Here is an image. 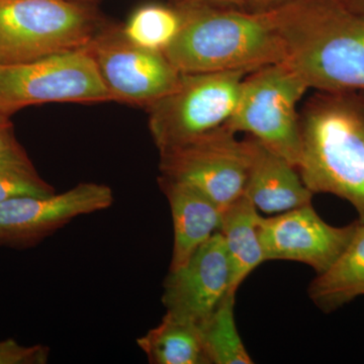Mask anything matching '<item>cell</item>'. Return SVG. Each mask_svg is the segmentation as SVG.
<instances>
[{
	"mask_svg": "<svg viewBox=\"0 0 364 364\" xmlns=\"http://www.w3.org/2000/svg\"><path fill=\"white\" fill-rule=\"evenodd\" d=\"M231 267L219 232L203 244L188 262L169 272L162 303L167 315L200 326L230 291Z\"/></svg>",
	"mask_w": 364,
	"mask_h": 364,
	"instance_id": "12",
	"label": "cell"
},
{
	"mask_svg": "<svg viewBox=\"0 0 364 364\" xmlns=\"http://www.w3.org/2000/svg\"><path fill=\"white\" fill-rule=\"evenodd\" d=\"M107 21L95 4L71 0H0V65L88 47Z\"/></svg>",
	"mask_w": 364,
	"mask_h": 364,
	"instance_id": "4",
	"label": "cell"
},
{
	"mask_svg": "<svg viewBox=\"0 0 364 364\" xmlns=\"http://www.w3.org/2000/svg\"><path fill=\"white\" fill-rule=\"evenodd\" d=\"M301 162L306 188L350 203L364 223V104L348 92H323L301 117Z\"/></svg>",
	"mask_w": 364,
	"mask_h": 364,
	"instance_id": "3",
	"label": "cell"
},
{
	"mask_svg": "<svg viewBox=\"0 0 364 364\" xmlns=\"http://www.w3.org/2000/svg\"><path fill=\"white\" fill-rule=\"evenodd\" d=\"M308 294L324 312H333L364 296V223L358 221L348 245L329 269L311 282Z\"/></svg>",
	"mask_w": 364,
	"mask_h": 364,
	"instance_id": "16",
	"label": "cell"
},
{
	"mask_svg": "<svg viewBox=\"0 0 364 364\" xmlns=\"http://www.w3.org/2000/svg\"><path fill=\"white\" fill-rule=\"evenodd\" d=\"M249 73H181L176 87L146 109L151 136L159 152L226 126Z\"/></svg>",
	"mask_w": 364,
	"mask_h": 364,
	"instance_id": "6",
	"label": "cell"
},
{
	"mask_svg": "<svg viewBox=\"0 0 364 364\" xmlns=\"http://www.w3.org/2000/svg\"><path fill=\"white\" fill-rule=\"evenodd\" d=\"M71 1L82 2V4H97L98 0H71Z\"/></svg>",
	"mask_w": 364,
	"mask_h": 364,
	"instance_id": "26",
	"label": "cell"
},
{
	"mask_svg": "<svg viewBox=\"0 0 364 364\" xmlns=\"http://www.w3.org/2000/svg\"><path fill=\"white\" fill-rule=\"evenodd\" d=\"M258 210L245 196H242L224 210L220 233L231 267L230 291L237 293L242 282L265 257L259 237Z\"/></svg>",
	"mask_w": 364,
	"mask_h": 364,
	"instance_id": "15",
	"label": "cell"
},
{
	"mask_svg": "<svg viewBox=\"0 0 364 364\" xmlns=\"http://www.w3.org/2000/svg\"><path fill=\"white\" fill-rule=\"evenodd\" d=\"M249 171L244 196L264 214H280L311 205L314 193L296 167L249 136Z\"/></svg>",
	"mask_w": 364,
	"mask_h": 364,
	"instance_id": "13",
	"label": "cell"
},
{
	"mask_svg": "<svg viewBox=\"0 0 364 364\" xmlns=\"http://www.w3.org/2000/svg\"><path fill=\"white\" fill-rule=\"evenodd\" d=\"M112 100L88 47L26 63L0 65V114L31 105Z\"/></svg>",
	"mask_w": 364,
	"mask_h": 364,
	"instance_id": "7",
	"label": "cell"
},
{
	"mask_svg": "<svg viewBox=\"0 0 364 364\" xmlns=\"http://www.w3.org/2000/svg\"><path fill=\"white\" fill-rule=\"evenodd\" d=\"M114 202L105 184L81 182L65 193L18 196L0 203V246L31 247L81 215L102 212Z\"/></svg>",
	"mask_w": 364,
	"mask_h": 364,
	"instance_id": "10",
	"label": "cell"
},
{
	"mask_svg": "<svg viewBox=\"0 0 364 364\" xmlns=\"http://www.w3.org/2000/svg\"><path fill=\"white\" fill-rule=\"evenodd\" d=\"M56 193L44 181L26 153L0 155V203L18 196H46Z\"/></svg>",
	"mask_w": 364,
	"mask_h": 364,
	"instance_id": "20",
	"label": "cell"
},
{
	"mask_svg": "<svg viewBox=\"0 0 364 364\" xmlns=\"http://www.w3.org/2000/svg\"><path fill=\"white\" fill-rule=\"evenodd\" d=\"M236 294H226L200 326L210 364H252L235 321Z\"/></svg>",
	"mask_w": 364,
	"mask_h": 364,
	"instance_id": "18",
	"label": "cell"
},
{
	"mask_svg": "<svg viewBox=\"0 0 364 364\" xmlns=\"http://www.w3.org/2000/svg\"><path fill=\"white\" fill-rule=\"evenodd\" d=\"M347 6L353 11L364 14V0H342Z\"/></svg>",
	"mask_w": 364,
	"mask_h": 364,
	"instance_id": "25",
	"label": "cell"
},
{
	"mask_svg": "<svg viewBox=\"0 0 364 364\" xmlns=\"http://www.w3.org/2000/svg\"><path fill=\"white\" fill-rule=\"evenodd\" d=\"M308 90L305 81L284 63L257 69L244 79L225 127L234 134H249L298 169L303 139L296 107Z\"/></svg>",
	"mask_w": 364,
	"mask_h": 364,
	"instance_id": "5",
	"label": "cell"
},
{
	"mask_svg": "<svg viewBox=\"0 0 364 364\" xmlns=\"http://www.w3.org/2000/svg\"><path fill=\"white\" fill-rule=\"evenodd\" d=\"M200 4L222 7H234V9H245L247 7V0H193Z\"/></svg>",
	"mask_w": 364,
	"mask_h": 364,
	"instance_id": "24",
	"label": "cell"
},
{
	"mask_svg": "<svg viewBox=\"0 0 364 364\" xmlns=\"http://www.w3.org/2000/svg\"><path fill=\"white\" fill-rule=\"evenodd\" d=\"M181 28V14L173 2L138 7L122 26L132 42L152 51L164 53Z\"/></svg>",
	"mask_w": 364,
	"mask_h": 364,
	"instance_id": "19",
	"label": "cell"
},
{
	"mask_svg": "<svg viewBox=\"0 0 364 364\" xmlns=\"http://www.w3.org/2000/svg\"><path fill=\"white\" fill-rule=\"evenodd\" d=\"M356 227L358 222L331 226L311 203L272 217H260L259 237L265 260L305 263L321 274L338 259Z\"/></svg>",
	"mask_w": 364,
	"mask_h": 364,
	"instance_id": "11",
	"label": "cell"
},
{
	"mask_svg": "<svg viewBox=\"0 0 364 364\" xmlns=\"http://www.w3.org/2000/svg\"><path fill=\"white\" fill-rule=\"evenodd\" d=\"M112 100L147 109L173 90L181 73L164 53L136 45L107 23L88 45Z\"/></svg>",
	"mask_w": 364,
	"mask_h": 364,
	"instance_id": "9",
	"label": "cell"
},
{
	"mask_svg": "<svg viewBox=\"0 0 364 364\" xmlns=\"http://www.w3.org/2000/svg\"><path fill=\"white\" fill-rule=\"evenodd\" d=\"M289 68L321 92L364 91V14L342 0H294L268 9Z\"/></svg>",
	"mask_w": 364,
	"mask_h": 364,
	"instance_id": "1",
	"label": "cell"
},
{
	"mask_svg": "<svg viewBox=\"0 0 364 364\" xmlns=\"http://www.w3.org/2000/svg\"><path fill=\"white\" fill-rule=\"evenodd\" d=\"M160 188L166 196L174 242L169 272L183 267L205 242L220 231L224 212L200 191L186 184L160 177Z\"/></svg>",
	"mask_w": 364,
	"mask_h": 364,
	"instance_id": "14",
	"label": "cell"
},
{
	"mask_svg": "<svg viewBox=\"0 0 364 364\" xmlns=\"http://www.w3.org/2000/svg\"><path fill=\"white\" fill-rule=\"evenodd\" d=\"M49 356L46 345L23 346L14 339L0 341V364H45Z\"/></svg>",
	"mask_w": 364,
	"mask_h": 364,
	"instance_id": "21",
	"label": "cell"
},
{
	"mask_svg": "<svg viewBox=\"0 0 364 364\" xmlns=\"http://www.w3.org/2000/svg\"><path fill=\"white\" fill-rule=\"evenodd\" d=\"M159 153L161 177L196 188L223 212L244 196L247 141H239L226 127Z\"/></svg>",
	"mask_w": 364,
	"mask_h": 364,
	"instance_id": "8",
	"label": "cell"
},
{
	"mask_svg": "<svg viewBox=\"0 0 364 364\" xmlns=\"http://www.w3.org/2000/svg\"><path fill=\"white\" fill-rule=\"evenodd\" d=\"M25 153L26 151L16 140L13 124L9 117L0 114V155H20Z\"/></svg>",
	"mask_w": 364,
	"mask_h": 364,
	"instance_id": "22",
	"label": "cell"
},
{
	"mask_svg": "<svg viewBox=\"0 0 364 364\" xmlns=\"http://www.w3.org/2000/svg\"><path fill=\"white\" fill-rule=\"evenodd\" d=\"M294 0H247L249 11H264L274 7L284 6Z\"/></svg>",
	"mask_w": 364,
	"mask_h": 364,
	"instance_id": "23",
	"label": "cell"
},
{
	"mask_svg": "<svg viewBox=\"0 0 364 364\" xmlns=\"http://www.w3.org/2000/svg\"><path fill=\"white\" fill-rule=\"evenodd\" d=\"M171 1L181 14V28L164 54L179 73L253 72L284 61L267 11Z\"/></svg>",
	"mask_w": 364,
	"mask_h": 364,
	"instance_id": "2",
	"label": "cell"
},
{
	"mask_svg": "<svg viewBox=\"0 0 364 364\" xmlns=\"http://www.w3.org/2000/svg\"><path fill=\"white\" fill-rule=\"evenodd\" d=\"M136 345L152 364H210L200 326L165 314Z\"/></svg>",
	"mask_w": 364,
	"mask_h": 364,
	"instance_id": "17",
	"label": "cell"
}]
</instances>
